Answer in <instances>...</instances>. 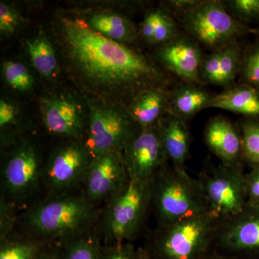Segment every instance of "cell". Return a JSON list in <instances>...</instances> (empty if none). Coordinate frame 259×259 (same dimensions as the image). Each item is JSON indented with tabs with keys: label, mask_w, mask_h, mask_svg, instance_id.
<instances>
[{
	"label": "cell",
	"mask_w": 259,
	"mask_h": 259,
	"mask_svg": "<svg viewBox=\"0 0 259 259\" xmlns=\"http://www.w3.org/2000/svg\"><path fill=\"white\" fill-rule=\"evenodd\" d=\"M221 49L212 51L203 57L200 69V79L217 85L220 73Z\"/></svg>",
	"instance_id": "32"
},
{
	"label": "cell",
	"mask_w": 259,
	"mask_h": 259,
	"mask_svg": "<svg viewBox=\"0 0 259 259\" xmlns=\"http://www.w3.org/2000/svg\"><path fill=\"white\" fill-rule=\"evenodd\" d=\"M202 3L201 0H171L166 1V5L179 15L185 14Z\"/></svg>",
	"instance_id": "36"
},
{
	"label": "cell",
	"mask_w": 259,
	"mask_h": 259,
	"mask_svg": "<svg viewBox=\"0 0 259 259\" xmlns=\"http://www.w3.org/2000/svg\"><path fill=\"white\" fill-rule=\"evenodd\" d=\"M209 107L246 116H259V92L249 85L229 89L213 97Z\"/></svg>",
	"instance_id": "20"
},
{
	"label": "cell",
	"mask_w": 259,
	"mask_h": 259,
	"mask_svg": "<svg viewBox=\"0 0 259 259\" xmlns=\"http://www.w3.org/2000/svg\"><path fill=\"white\" fill-rule=\"evenodd\" d=\"M247 194L250 200L259 201V168L251 175L246 185Z\"/></svg>",
	"instance_id": "37"
},
{
	"label": "cell",
	"mask_w": 259,
	"mask_h": 259,
	"mask_svg": "<svg viewBox=\"0 0 259 259\" xmlns=\"http://www.w3.org/2000/svg\"><path fill=\"white\" fill-rule=\"evenodd\" d=\"M151 203V182L130 180L125 190L101 208L97 231L107 245L132 240L141 229Z\"/></svg>",
	"instance_id": "4"
},
{
	"label": "cell",
	"mask_w": 259,
	"mask_h": 259,
	"mask_svg": "<svg viewBox=\"0 0 259 259\" xmlns=\"http://www.w3.org/2000/svg\"><path fill=\"white\" fill-rule=\"evenodd\" d=\"M52 34L65 69L88 98L127 107L166 77L150 58L94 30L84 18L59 12Z\"/></svg>",
	"instance_id": "1"
},
{
	"label": "cell",
	"mask_w": 259,
	"mask_h": 259,
	"mask_svg": "<svg viewBox=\"0 0 259 259\" xmlns=\"http://www.w3.org/2000/svg\"><path fill=\"white\" fill-rule=\"evenodd\" d=\"M222 236L223 244L233 250L259 248V218L236 217Z\"/></svg>",
	"instance_id": "21"
},
{
	"label": "cell",
	"mask_w": 259,
	"mask_h": 259,
	"mask_svg": "<svg viewBox=\"0 0 259 259\" xmlns=\"http://www.w3.org/2000/svg\"><path fill=\"white\" fill-rule=\"evenodd\" d=\"M143 256L144 254L136 251L128 242L102 247V259H142Z\"/></svg>",
	"instance_id": "33"
},
{
	"label": "cell",
	"mask_w": 259,
	"mask_h": 259,
	"mask_svg": "<svg viewBox=\"0 0 259 259\" xmlns=\"http://www.w3.org/2000/svg\"><path fill=\"white\" fill-rule=\"evenodd\" d=\"M42 169L36 148L29 141L15 146L2 166L1 201L15 207L37 190Z\"/></svg>",
	"instance_id": "8"
},
{
	"label": "cell",
	"mask_w": 259,
	"mask_h": 259,
	"mask_svg": "<svg viewBox=\"0 0 259 259\" xmlns=\"http://www.w3.org/2000/svg\"><path fill=\"white\" fill-rule=\"evenodd\" d=\"M48 243L26 234L15 236L13 232L1 238L0 259H35Z\"/></svg>",
	"instance_id": "23"
},
{
	"label": "cell",
	"mask_w": 259,
	"mask_h": 259,
	"mask_svg": "<svg viewBox=\"0 0 259 259\" xmlns=\"http://www.w3.org/2000/svg\"><path fill=\"white\" fill-rule=\"evenodd\" d=\"M242 153L247 159L259 164V124L245 122L242 127Z\"/></svg>",
	"instance_id": "27"
},
{
	"label": "cell",
	"mask_w": 259,
	"mask_h": 259,
	"mask_svg": "<svg viewBox=\"0 0 259 259\" xmlns=\"http://www.w3.org/2000/svg\"><path fill=\"white\" fill-rule=\"evenodd\" d=\"M151 203L161 226L209 212L200 182L192 180L185 169L161 168L151 180Z\"/></svg>",
	"instance_id": "3"
},
{
	"label": "cell",
	"mask_w": 259,
	"mask_h": 259,
	"mask_svg": "<svg viewBox=\"0 0 259 259\" xmlns=\"http://www.w3.org/2000/svg\"><path fill=\"white\" fill-rule=\"evenodd\" d=\"M3 74L7 83L17 91L25 93L33 88L35 80L30 70L21 62L5 61L3 66Z\"/></svg>",
	"instance_id": "26"
},
{
	"label": "cell",
	"mask_w": 259,
	"mask_h": 259,
	"mask_svg": "<svg viewBox=\"0 0 259 259\" xmlns=\"http://www.w3.org/2000/svg\"><path fill=\"white\" fill-rule=\"evenodd\" d=\"M101 208L83 191L52 194L29 208L22 217L25 234L44 242L61 244L96 229Z\"/></svg>",
	"instance_id": "2"
},
{
	"label": "cell",
	"mask_w": 259,
	"mask_h": 259,
	"mask_svg": "<svg viewBox=\"0 0 259 259\" xmlns=\"http://www.w3.org/2000/svg\"><path fill=\"white\" fill-rule=\"evenodd\" d=\"M42 118L51 134L82 141L88 133V117L72 97L52 95L40 101Z\"/></svg>",
	"instance_id": "13"
},
{
	"label": "cell",
	"mask_w": 259,
	"mask_h": 259,
	"mask_svg": "<svg viewBox=\"0 0 259 259\" xmlns=\"http://www.w3.org/2000/svg\"><path fill=\"white\" fill-rule=\"evenodd\" d=\"M157 56L162 65L187 82L200 81L203 56L199 46L188 37L177 36L162 46Z\"/></svg>",
	"instance_id": "14"
},
{
	"label": "cell",
	"mask_w": 259,
	"mask_h": 259,
	"mask_svg": "<svg viewBox=\"0 0 259 259\" xmlns=\"http://www.w3.org/2000/svg\"><path fill=\"white\" fill-rule=\"evenodd\" d=\"M158 125L167 158L171 160L175 168L185 169L190 141L185 120L168 112L162 117Z\"/></svg>",
	"instance_id": "16"
},
{
	"label": "cell",
	"mask_w": 259,
	"mask_h": 259,
	"mask_svg": "<svg viewBox=\"0 0 259 259\" xmlns=\"http://www.w3.org/2000/svg\"><path fill=\"white\" fill-rule=\"evenodd\" d=\"M200 183L209 214L216 221H231L243 213L246 183L236 167L223 165Z\"/></svg>",
	"instance_id": "10"
},
{
	"label": "cell",
	"mask_w": 259,
	"mask_h": 259,
	"mask_svg": "<svg viewBox=\"0 0 259 259\" xmlns=\"http://www.w3.org/2000/svg\"><path fill=\"white\" fill-rule=\"evenodd\" d=\"M129 182L122 152L107 151L93 157L83 180L82 191L100 208L125 190Z\"/></svg>",
	"instance_id": "11"
},
{
	"label": "cell",
	"mask_w": 259,
	"mask_h": 259,
	"mask_svg": "<svg viewBox=\"0 0 259 259\" xmlns=\"http://www.w3.org/2000/svg\"><path fill=\"white\" fill-rule=\"evenodd\" d=\"M212 95L192 83L182 85L167 94L169 112L185 119L190 118L206 107H209Z\"/></svg>",
	"instance_id": "19"
},
{
	"label": "cell",
	"mask_w": 259,
	"mask_h": 259,
	"mask_svg": "<svg viewBox=\"0 0 259 259\" xmlns=\"http://www.w3.org/2000/svg\"><path fill=\"white\" fill-rule=\"evenodd\" d=\"M127 108L141 129L158 125L162 117L169 112L168 97L163 89H153L144 92Z\"/></svg>",
	"instance_id": "17"
},
{
	"label": "cell",
	"mask_w": 259,
	"mask_h": 259,
	"mask_svg": "<svg viewBox=\"0 0 259 259\" xmlns=\"http://www.w3.org/2000/svg\"><path fill=\"white\" fill-rule=\"evenodd\" d=\"M142 259H148V258H146V257L145 256V255H144V256H143V258Z\"/></svg>",
	"instance_id": "40"
},
{
	"label": "cell",
	"mask_w": 259,
	"mask_h": 259,
	"mask_svg": "<svg viewBox=\"0 0 259 259\" xmlns=\"http://www.w3.org/2000/svg\"><path fill=\"white\" fill-rule=\"evenodd\" d=\"M242 74L248 85L259 90V46L252 49L243 59Z\"/></svg>",
	"instance_id": "31"
},
{
	"label": "cell",
	"mask_w": 259,
	"mask_h": 259,
	"mask_svg": "<svg viewBox=\"0 0 259 259\" xmlns=\"http://www.w3.org/2000/svg\"><path fill=\"white\" fill-rule=\"evenodd\" d=\"M88 139L85 141L93 157L107 151L122 152L141 129L127 107L88 98Z\"/></svg>",
	"instance_id": "5"
},
{
	"label": "cell",
	"mask_w": 259,
	"mask_h": 259,
	"mask_svg": "<svg viewBox=\"0 0 259 259\" xmlns=\"http://www.w3.org/2000/svg\"><path fill=\"white\" fill-rule=\"evenodd\" d=\"M62 245L61 259H102L101 238L97 228Z\"/></svg>",
	"instance_id": "24"
},
{
	"label": "cell",
	"mask_w": 259,
	"mask_h": 259,
	"mask_svg": "<svg viewBox=\"0 0 259 259\" xmlns=\"http://www.w3.org/2000/svg\"><path fill=\"white\" fill-rule=\"evenodd\" d=\"M206 144L222 160L223 165L236 167L242 153L241 136L231 122L215 117L207 124L204 133Z\"/></svg>",
	"instance_id": "15"
},
{
	"label": "cell",
	"mask_w": 259,
	"mask_h": 259,
	"mask_svg": "<svg viewBox=\"0 0 259 259\" xmlns=\"http://www.w3.org/2000/svg\"><path fill=\"white\" fill-rule=\"evenodd\" d=\"M208 259H225V258H220V257H214V258H209Z\"/></svg>",
	"instance_id": "39"
},
{
	"label": "cell",
	"mask_w": 259,
	"mask_h": 259,
	"mask_svg": "<svg viewBox=\"0 0 259 259\" xmlns=\"http://www.w3.org/2000/svg\"><path fill=\"white\" fill-rule=\"evenodd\" d=\"M84 20L94 30L115 41L128 46L137 40L136 25L123 15L99 11L87 15Z\"/></svg>",
	"instance_id": "18"
},
{
	"label": "cell",
	"mask_w": 259,
	"mask_h": 259,
	"mask_svg": "<svg viewBox=\"0 0 259 259\" xmlns=\"http://www.w3.org/2000/svg\"><path fill=\"white\" fill-rule=\"evenodd\" d=\"M35 259H61V254L56 250L49 249L47 245Z\"/></svg>",
	"instance_id": "38"
},
{
	"label": "cell",
	"mask_w": 259,
	"mask_h": 259,
	"mask_svg": "<svg viewBox=\"0 0 259 259\" xmlns=\"http://www.w3.org/2000/svg\"><path fill=\"white\" fill-rule=\"evenodd\" d=\"M218 221L209 212L162 226L157 248L165 259H201Z\"/></svg>",
	"instance_id": "7"
},
{
	"label": "cell",
	"mask_w": 259,
	"mask_h": 259,
	"mask_svg": "<svg viewBox=\"0 0 259 259\" xmlns=\"http://www.w3.org/2000/svg\"><path fill=\"white\" fill-rule=\"evenodd\" d=\"M241 66V49L236 42L221 49L218 86L231 84L236 79Z\"/></svg>",
	"instance_id": "25"
},
{
	"label": "cell",
	"mask_w": 259,
	"mask_h": 259,
	"mask_svg": "<svg viewBox=\"0 0 259 259\" xmlns=\"http://www.w3.org/2000/svg\"><path fill=\"white\" fill-rule=\"evenodd\" d=\"M161 13V10H156L150 12L143 21L140 32H141V36L146 41L151 42V44L152 42L155 30H156Z\"/></svg>",
	"instance_id": "34"
},
{
	"label": "cell",
	"mask_w": 259,
	"mask_h": 259,
	"mask_svg": "<svg viewBox=\"0 0 259 259\" xmlns=\"http://www.w3.org/2000/svg\"><path fill=\"white\" fill-rule=\"evenodd\" d=\"M16 110L13 104L5 99L0 101V127L4 131L10 126L14 125L16 121Z\"/></svg>",
	"instance_id": "35"
},
{
	"label": "cell",
	"mask_w": 259,
	"mask_h": 259,
	"mask_svg": "<svg viewBox=\"0 0 259 259\" xmlns=\"http://www.w3.org/2000/svg\"><path fill=\"white\" fill-rule=\"evenodd\" d=\"M223 3L231 15L240 21L259 19V0H231Z\"/></svg>",
	"instance_id": "29"
},
{
	"label": "cell",
	"mask_w": 259,
	"mask_h": 259,
	"mask_svg": "<svg viewBox=\"0 0 259 259\" xmlns=\"http://www.w3.org/2000/svg\"><path fill=\"white\" fill-rule=\"evenodd\" d=\"M25 49L37 72L44 77L50 79L56 76L59 69L55 45L44 34L28 39Z\"/></svg>",
	"instance_id": "22"
},
{
	"label": "cell",
	"mask_w": 259,
	"mask_h": 259,
	"mask_svg": "<svg viewBox=\"0 0 259 259\" xmlns=\"http://www.w3.org/2000/svg\"><path fill=\"white\" fill-rule=\"evenodd\" d=\"M177 32L178 30L175 20L161 10L151 44H161L162 46L168 44L178 36Z\"/></svg>",
	"instance_id": "30"
},
{
	"label": "cell",
	"mask_w": 259,
	"mask_h": 259,
	"mask_svg": "<svg viewBox=\"0 0 259 259\" xmlns=\"http://www.w3.org/2000/svg\"><path fill=\"white\" fill-rule=\"evenodd\" d=\"M22 18L19 10L13 5L5 2L0 3V33L9 37L20 28Z\"/></svg>",
	"instance_id": "28"
},
{
	"label": "cell",
	"mask_w": 259,
	"mask_h": 259,
	"mask_svg": "<svg viewBox=\"0 0 259 259\" xmlns=\"http://www.w3.org/2000/svg\"><path fill=\"white\" fill-rule=\"evenodd\" d=\"M93 156L85 142L73 140L56 148L42 169V180L52 194L72 192L82 187Z\"/></svg>",
	"instance_id": "9"
},
{
	"label": "cell",
	"mask_w": 259,
	"mask_h": 259,
	"mask_svg": "<svg viewBox=\"0 0 259 259\" xmlns=\"http://www.w3.org/2000/svg\"><path fill=\"white\" fill-rule=\"evenodd\" d=\"M184 28L204 47L213 51L236 42L246 32L244 24L228 13L223 2L202 1L180 15Z\"/></svg>",
	"instance_id": "6"
},
{
	"label": "cell",
	"mask_w": 259,
	"mask_h": 259,
	"mask_svg": "<svg viewBox=\"0 0 259 259\" xmlns=\"http://www.w3.org/2000/svg\"><path fill=\"white\" fill-rule=\"evenodd\" d=\"M130 180L151 182L167 159L158 125L141 129L122 151Z\"/></svg>",
	"instance_id": "12"
}]
</instances>
